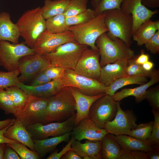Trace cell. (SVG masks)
I'll return each mask as SVG.
<instances>
[{
	"label": "cell",
	"mask_w": 159,
	"mask_h": 159,
	"mask_svg": "<svg viewBox=\"0 0 159 159\" xmlns=\"http://www.w3.org/2000/svg\"><path fill=\"white\" fill-rule=\"evenodd\" d=\"M16 24L20 36L24 40L26 44L32 49L40 34L46 30V20L40 6L25 11Z\"/></svg>",
	"instance_id": "cell-1"
},
{
	"label": "cell",
	"mask_w": 159,
	"mask_h": 159,
	"mask_svg": "<svg viewBox=\"0 0 159 159\" xmlns=\"http://www.w3.org/2000/svg\"><path fill=\"white\" fill-rule=\"evenodd\" d=\"M108 29L107 33L111 39L118 38L130 47L132 43V16L120 9L107 10L103 12Z\"/></svg>",
	"instance_id": "cell-2"
},
{
	"label": "cell",
	"mask_w": 159,
	"mask_h": 159,
	"mask_svg": "<svg viewBox=\"0 0 159 159\" xmlns=\"http://www.w3.org/2000/svg\"><path fill=\"white\" fill-rule=\"evenodd\" d=\"M95 44L99 50L101 67L107 64L135 56L134 51L123 41L118 38L111 39L106 33L102 34L97 38Z\"/></svg>",
	"instance_id": "cell-3"
},
{
	"label": "cell",
	"mask_w": 159,
	"mask_h": 159,
	"mask_svg": "<svg viewBox=\"0 0 159 159\" xmlns=\"http://www.w3.org/2000/svg\"><path fill=\"white\" fill-rule=\"evenodd\" d=\"M75 102L67 87H64L57 94L49 98L47 110V123L64 121L75 113Z\"/></svg>",
	"instance_id": "cell-4"
},
{
	"label": "cell",
	"mask_w": 159,
	"mask_h": 159,
	"mask_svg": "<svg viewBox=\"0 0 159 159\" xmlns=\"http://www.w3.org/2000/svg\"><path fill=\"white\" fill-rule=\"evenodd\" d=\"M104 18L105 15L102 13L86 23L69 26L67 30L73 33L75 41L90 46L92 49L98 50L95 45L97 39L108 31Z\"/></svg>",
	"instance_id": "cell-5"
},
{
	"label": "cell",
	"mask_w": 159,
	"mask_h": 159,
	"mask_svg": "<svg viewBox=\"0 0 159 159\" xmlns=\"http://www.w3.org/2000/svg\"><path fill=\"white\" fill-rule=\"evenodd\" d=\"M88 46L75 41L64 43L54 52L44 54L51 66L74 70L84 51Z\"/></svg>",
	"instance_id": "cell-6"
},
{
	"label": "cell",
	"mask_w": 159,
	"mask_h": 159,
	"mask_svg": "<svg viewBox=\"0 0 159 159\" xmlns=\"http://www.w3.org/2000/svg\"><path fill=\"white\" fill-rule=\"evenodd\" d=\"M35 54L33 49L28 47L24 42L15 44L0 40V66L8 71L19 69V62L21 57Z\"/></svg>",
	"instance_id": "cell-7"
},
{
	"label": "cell",
	"mask_w": 159,
	"mask_h": 159,
	"mask_svg": "<svg viewBox=\"0 0 159 159\" xmlns=\"http://www.w3.org/2000/svg\"><path fill=\"white\" fill-rule=\"evenodd\" d=\"M75 113L66 120L61 122H51L46 124L37 123L26 128L30 133L32 140H42L49 137L60 136L72 131L76 127Z\"/></svg>",
	"instance_id": "cell-8"
},
{
	"label": "cell",
	"mask_w": 159,
	"mask_h": 159,
	"mask_svg": "<svg viewBox=\"0 0 159 159\" xmlns=\"http://www.w3.org/2000/svg\"><path fill=\"white\" fill-rule=\"evenodd\" d=\"M49 98H42L30 95L23 110L15 117L26 127L37 123L43 124L46 122L47 110Z\"/></svg>",
	"instance_id": "cell-9"
},
{
	"label": "cell",
	"mask_w": 159,
	"mask_h": 159,
	"mask_svg": "<svg viewBox=\"0 0 159 159\" xmlns=\"http://www.w3.org/2000/svg\"><path fill=\"white\" fill-rule=\"evenodd\" d=\"M61 79L64 87H74L89 96L105 93L107 87L97 80L78 74L72 69H65Z\"/></svg>",
	"instance_id": "cell-10"
},
{
	"label": "cell",
	"mask_w": 159,
	"mask_h": 159,
	"mask_svg": "<svg viewBox=\"0 0 159 159\" xmlns=\"http://www.w3.org/2000/svg\"><path fill=\"white\" fill-rule=\"evenodd\" d=\"M117 110V101L114 100L112 96L105 94L92 105L88 117L97 127L103 128L106 122L114 119Z\"/></svg>",
	"instance_id": "cell-11"
},
{
	"label": "cell",
	"mask_w": 159,
	"mask_h": 159,
	"mask_svg": "<svg viewBox=\"0 0 159 159\" xmlns=\"http://www.w3.org/2000/svg\"><path fill=\"white\" fill-rule=\"evenodd\" d=\"M117 110L116 115L112 120L106 122L103 128L109 133L115 135H127L131 130L135 128L137 117L132 110H123L120 102L117 101Z\"/></svg>",
	"instance_id": "cell-12"
},
{
	"label": "cell",
	"mask_w": 159,
	"mask_h": 159,
	"mask_svg": "<svg viewBox=\"0 0 159 159\" xmlns=\"http://www.w3.org/2000/svg\"><path fill=\"white\" fill-rule=\"evenodd\" d=\"M73 41L74 36L70 31L53 33L46 30L39 36L33 49L35 53L45 54L54 52L64 43Z\"/></svg>",
	"instance_id": "cell-13"
},
{
	"label": "cell",
	"mask_w": 159,
	"mask_h": 159,
	"mask_svg": "<svg viewBox=\"0 0 159 159\" xmlns=\"http://www.w3.org/2000/svg\"><path fill=\"white\" fill-rule=\"evenodd\" d=\"M44 54L35 53L21 58L19 62V69L20 75L18 77L19 82L33 79L39 73L51 67Z\"/></svg>",
	"instance_id": "cell-14"
},
{
	"label": "cell",
	"mask_w": 159,
	"mask_h": 159,
	"mask_svg": "<svg viewBox=\"0 0 159 159\" xmlns=\"http://www.w3.org/2000/svg\"><path fill=\"white\" fill-rule=\"evenodd\" d=\"M100 57L99 49L87 48L81 54L74 71L78 74L97 80L101 68Z\"/></svg>",
	"instance_id": "cell-15"
},
{
	"label": "cell",
	"mask_w": 159,
	"mask_h": 159,
	"mask_svg": "<svg viewBox=\"0 0 159 159\" xmlns=\"http://www.w3.org/2000/svg\"><path fill=\"white\" fill-rule=\"evenodd\" d=\"M120 9L132 16V34L141 24L158 12L148 9L142 4L141 0H124Z\"/></svg>",
	"instance_id": "cell-16"
},
{
	"label": "cell",
	"mask_w": 159,
	"mask_h": 159,
	"mask_svg": "<svg viewBox=\"0 0 159 159\" xmlns=\"http://www.w3.org/2000/svg\"><path fill=\"white\" fill-rule=\"evenodd\" d=\"M108 133L104 128L97 127L89 117L82 120L72 131L75 140H87L93 142L101 141Z\"/></svg>",
	"instance_id": "cell-17"
},
{
	"label": "cell",
	"mask_w": 159,
	"mask_h": 159,
	"mask_svg": "<svg viewBox=\"0 0 159 159\" xmlns=\"http://www.w3.org/2000/svg\"><path fill=\"white\" fill-rule=\"evenodd\" d=\"M129 59H122L101 67L97 80L107 87L117 79L127 76L126 68Z\"/></svg>",
	"instance_id": "cell-18"
},
{
	"label": "cell",
	"mask_w": 159,
	"mask_h": 159,
	"mask_svg": "<svg viewBox=\"0 0 159 159\" xmlns=\"http://www.w3.org/2000/svg\"><path fill=\"white\" fill-rule=\"evenodd\" d=\"M68 87L75 101L76 111V126L82 120L88 117L89 110L92 105L97 99L104 95L105 93L89 96L83 93L74 87Z\"/></svg>",
	"instance_id": "cell-19"
},
{
	"label": "cell",
	"mask_w": 159,
	"mask_h": 159,
	"mask_svg": "<svg viewBox=\"0 0 159 159\" xmlns=\"http://www.w3.org/2000/svg\"><path fill=\"white\" fill-rule=\"evenodd\" d=\"M16 86L30 95L42 98L52 97L58 93L64 87L61 79L52 80L38 86L25 85L20 82Z\"/></svg>",
	"instance_id": "cell-20"
},
{
	"label": "cell",
	"mask_w": 159,
	"mask_h": 159,
	"mask_svg": "<svg viewBox=\"0 0 159 159\" xmlns=\"http://www.w3.org/2000/svg\"><path fill=\"white\" fill-rule=\"evenodd\" d=\"M150 80L140 86L133 88H124L120 91L115 92L112 96L116 101L120 102L124 98L130 96L135 97L136 102L139 103L145 99V94L151 86L159 81V71L153 70Z\"/></svg>",
	"instance_id": "cell-21"
},
{
	"label": "cell",
	"mask_w": 159,
	"mask_h": 159,
	"mask_svg": "<svg viewBox=\"0 0 159 159\" xmlns=\"http://www.w3.org/2000/svg\"><path fill=\"white\" fill-rule=\"evenodd\" d=\"M4 136L8 139L22 143L31 150L35 151L34 143L30 133L22 122L17 118L14 123L5 132Z\"/></svg>",
	"instance_id": "cell-22"
},
{
	"label": "cell",
	"mask_w": 159,
	"mask_h": 159,
	"mask_svg": "<svg viewBox=\"0 0 159 159\" xmlns=\"http://www.w3.org/2000/svg\"><path fill=\"white\" fill-rule=\"evenodd\" d=\"M20 36L18 27L11 21L10 14L5 11L0 13V40L17 44Z\"/></svg>",
	"instance_id": "cell-23"
},
{
	"label": "cell",
	"mask_w": 159,
	"mask_h": 159,
	"mask_svg": "<svg viewBox=\"0 0 159 159\" xmlns=\"http://www.w3.org/2000/svg\"><path fill=\"white\" fill-rule=\"evenodd\" d=\"M101 140L93 142L85 140V143L75 140L72 143V149L82 158L86 156L90 157L92 159H101Z\"/></svg>",
	"instance_id": "cell-24"
},
{
	"label": "cell",
	"mask_w": 159,
	"mask_h": 159,
	"mask_svg": "<svg viewBox=\"0 0 159 159\" xmlns=\"http://www.w3.org/2000/svg\"><path fill=\"white\" fill-rule=\"evenodd\" d=\"M72 135V131L57 137L42 140H33L35 151L41 158L52 152L57 146L62 142H68Z\"/></svg>",
	"instance_id": "cell-25"
},
{
	"label": "cell",
	"mask_w": 159,
	"mask_h": 159,
	"mask_svg": "<svg viewBox=\"0 0 159 159\" xmlns=\"http://www.w3.org/2000/svg\"><path fill=\"white\" fill-rule=\"evenodd\" d=\"M109 134L123 149L140 150L147 152L154 148L149 144L147 139L142 140L127 135H115Z\"/></svg>",
	"instance_id": "cell-26"
},
{
	"label": "cell",
	"mask_w": 159,
	"mask_h": 159,
	"mask_svg": "<svg viewBox=\"0 0 159 159\" xmlns=\"http://www.w3.org/2000/svg\"><path fill=\"white\" fill-rule=\"evenodd\" d=\"M157 30L154 21L148 19L141 24L132 34V38L139 46L145 44L153 36Z\"/></svg>",
	"instance_id": "cell-27"
},
{
	"label": "cell",
	"mask_w": 159,
	"mask_h": 159,
	"mask_svg": "<svg viewBox=\"0 0 159 159\" xmlns=\"http://www.w3.org/2000/svg\"><path fill=\"white\" fill-rule=\"evenodd\" d=\"M147 77L140 75L126 76L119 78L107 87L105 94L113 96L119 89L126 85L138 84L141 85L147 82Z\"/></svg>",
	"instance_id": "cell-28"
},
{
	"label": "cell",
	"mask_w": 159,
	"mask_h": 159,
	"mask_svg": "<svg viewBox=\"0 0 159 159\" xmlns=\"http://www.w3.org/2000/svg\"><path fill=\"white\" fill-rule=\"evenodd\" d=\"M69 0H45L41 8L42 14L46 20L54 16L64 13Z\"/></svg>",
	"instance_id": "cell-29"
},
{
	"label": "cell",
	"mask_w": 159,
	"mask_h": 159,
	"mask_svg": "<svg viewBox=\"0 0 159 159\" xmlns=\"http://www.w3.org/2000/svg\"><path fill=\"white\" fill-rule=\"evenodd\" d=\"M5 89L18 112L17 115L25 108L30 95L16 85L7 87Z\"/></svg>",
	"instance_id": "cell-30"
},
{
	"label": "cell",
	"mask_w": 159,
	"mask_h": 159,
	"mask_svg": "<svg viewBox=\"0 0 159 159\" xmlns=\"http://www.w3.org/2000/svg\"><path fill=\"white\" fill-rule=\"evenodd\" d=\"M102 158L103 159H118L122 148L108 133L101 140Z\"/></svg>",
	"instance_id": "cell-31"
},
{
	"label": "cell",
	"mask_w": 159,
	"mask_h": 159,
	"mask_svg": "<svg viewBox=\"0 0 159 159\" xmlns=\"http://www.w3.org/2000/svg\"><path fill=\"white\" fill-rule=\"evenodd\" d=\"M66 18L63 13L46 20V30L53 33H61L67 31Z\"/></svg>",
	"instance_id": "cell-32"
},
{
	"label": "cell",
	"mask_w": 159,
	"mask_h": 159,
	"mask_svg": "<svg viewBox=\"0 0 159 159\" xmlns=\"http://www.w3.org/2000/svg\"><path fill=\"white\" fill-rule=\"evenodd\" d=\"M154 121L137 125L134 129L130 130L127 135L137 139L145 140L147 139L151 134Z\"/></svg>",
	"instance_id": "cell-33"
},
{
	"label": "cell",
	"mask_w": 159,
	"mask_h": 159,
	"mask_svg": "<svg viewBox=\"0 0 159 159\" xmlns=\"http://www.w3.org/2000/svg\"><path fill=\"white\" fill-rule=\"evenodd\" d=\"M94 9H87L85 11L75 15L66 17V23L67 27L83 24L95 17Z\"/></svg>",
	"instance_id": "cell-34"
},
{
	"label": "cell",
	"mask_w": 159,
	"mask_h": 159,
	"mask_svg": "<svg viewBox=\"0 0 159 159\" xmlns=\"http://www.w3.org/2000/svg\"><path fill=\"white\" fill-rule=\"evenodd\" d=\"M20 74L19 69L7 72L0 71V89H5L16 85L19 82L18 76Z\"/></svg>",
	"instance_id": "cell-35"
},
{
	"label": "cell",
	"mask_w": 159,
	"mask_h": 159,
	"mask_svg": "<svg viewBox=\"0 0 159 159\" xmlns=\"http://www.w3.org/2000/svg\"><path fill=\"white\" fill-rule=\"evenodd\" d=\"M6 144L16 152L21 159L42 158L35 151L29 150L26 145L18 142Z\"/></svg>",
	"instance_id": "cell-36"
},
{
	"label": "cell",
	"mask_w": 159,
	"mask_h": 159,
	"mask_svg": "<svg viewBox=\"0 0 159 159\" xmlns=\"http://www.w3.org/2000/svg\"><path fill=\"white\" fill-rule=\"evenodd\" d=\"M88 0H69L64 14L66 17L80 13L87 9Z\"/></svg>",
	"instance_id": "cell-37"
},
{
	"label": "cell",
	"mask_w": 159,
	"mask_h": 159,
	"mask_svg": "<svg viewBox=\"0 0 159 159\" xmlns=\"http://www.w3.org/2000/svg\"><path fill=\"white\" fill-rule=\"evenodd\" d=\"M152 112L154 116V120L151 134L147 140L152 148L159 149V111L152 109Z\"/></svg>",
	"instance_id": "cell-38"
},
{
	"label": "cell",
	"mask_w": 159,
	"mask_h": 159,
	"mask_svg": "<svg viewBox=\"0 0 159 159\" xmlns=\"http://www.w3.org/2000/svg\"><path fill=\"white\" fill-rule=\"evenodd\" d=\"M135 58L134 56L129 59L126 68L127 76L140 75L150 77L153 70L150 71L145 70L141 65L135 62Z\"/></svg>",
	"instance_id": "cell-39"
},
{
	"label": "cell",
	"mask_w": 159,
	"mask_h": 159,
	"mask_svg": "<svg viewBox=\"0 0 159 159\" xmlns=\"http://www.w3.org/2000/svg\"><path fill=\"white\" fill-rule=\"evenodd\" d=\"M0 109L4 112L5 114H13L15 117L18 112L5 90L0 89Z\"/></svg>",
	"instance_id": "cell-40"
},
{
	"label": "cell",
	"mask_w": 159,
	"mask_h": 159,
	"mask_svg": "<svg viewBox=\"0 0 159 159\" xmlns=\"http://www.w3.org/2000/svg\"><path fill=\"white\" fill-rule=\"evenodd\" d=\"M124 0H100L94 9L96 16L105 11L120 9Z\"/></svg>",
	"instance_id": "cell-41"
},
{
	"label": "cell",
	"mask_w": 159,
	"mask_h": 159,
	"mask_svg": "<svg viewBox=\"0 0 159 159\" xmlns=\"http://www.w3.org/2000/svg\"><path fill=\"white\" fill-rule=\"evenodd\" d=\"M145 98L150 104L152 109L159 111V87L147 89L145 94Z\"/></svg>",
	"instance_id": "cell-42"
},
{
	"label": "cell",
	"mask_w": 159,
	"mask_h": 159,
	"mask_svg": "<svg viewBox=\"0 0 159 159\" xmlns=\"http://www.w3.org/2000/svg\"><path fill=\"white\" fill-rule=\"evenodd\" d=\"M118 159H148L146 152L122 149Z\"/></svg>",
	"instance_id": "cell-43"
},
{
	"label": "cell",
	"mask_w": 159,
	"mask_h": 159,
	"mask_svg": "<svg viewBox=\"0 0 159 159\" xmlns=\"http://www.w3.org/2000/svg\"><path fill=\"white\" fill-rule=\"evenodd\" d=\"M64 68L57 66H51L46 69L44 72L47 76L51 80L61 79L64 74Z\"/></svg>",
	"instance_id": "cell-44"
},
{
	"label": "cell",
	"mask_w": 159,
	"mask_h": 159,
	"mask_svg": "<svg viewBox=\"0 0 159 159\" xmlns=\"http://www.w3.org/2000/svg\"><path fill=\"white\" fill-rule=\"evenodd\" d=\"M148 50L153 54L159 52V31H157L153 36L145 44Z\"/></svg>",
	"instance_id": "cell-45"
},
{
	"label": "cell",
	"mask_w": 159,
	"mask_h": 159,
	"mask_svg": "<svg viewBox=\"0 0 159 159\" xmlns=\"http://www.w3.org/2000/svg\"><path fill=\"white\" fill-rule=\"evenodd\" d=\"M71 137L68 142L67 144L64 147L61 151L58 152L57 150H55L52 153L46 158L47 159H59L68 151L72 149L71 145L75 140L73 135L72 134Z\"/></svg>",
	"instance_id": "cell-46"
},
{
	"label": "cell",
	"mask_w": 159,
	"mask_h": 159,
	"mask_svg": "<svg viewBox=\"0 0 159 159\" xmlns=\"http://www.w3.org/2000/svg\"><path fill=\"white\" fill-rule=\"evenodd\" d=\"M52 80L46 75L44 71L37 75L33 78L30 85L38 86L48 83Z\"/></svg>",
	"instance_id": "cell-47"
},
{
	"label": "cell",
	"mask_w": 159,
	"mask_h": 159,
	"mask_svg": "<svg viewBox=\"0 0 159 159\" xmlns=\"http://www.w3.org/2000/svg\"><path fill=\"white\" fill-rule=\"evenodd\" d=\"M16 152L6 144L5 147L3 159H20Z\"/></svg>",
	"instance_id": "cell-48"
},
{
	"label": "cell",
	"mask_w": 159,
	"mask_h": 159,
	"mask_svg": "<svg viewBox=\"0 0 159 159\" xmlns=\"http://www.w3.org/2000/svg\"><path fill=\"white\" fill-rule=\"evenodd\" d=\"M149 55L145 54L144 50L142 49L141 51L140 54L135 57V61L136 63L142 65L149 61Z\"/></svg>",
	"instance_id": "cell-49"
},
{
	"label": "cell",
	"mask_w": 159,
	"mask_h": 159,
	"mask_svg": "<svg viewBox=\"0 0 159 159\" xmlns=\"http://www.w3.org/2000/svg\"><path fill=\"white\" fill-rule=\"evenodd\" d=\"M62 159H82L81 156L78 155L72 149L68 151L61 158Z\"/></svg>",
	"instance_id": "cell-50"
},
{
	"label": "cell",
	"mask_w": 159,
	"mask_h": 159,
	"mask_svg": "<svg viewBox=\"0 0 159 159\" xmlns=\"http://www.w3.org/2000/svg\"><path fill=\"white\" fill-rule=\"evenodd\" d=\"M12 125H9L5 128L0 130V143H14L17 142L15 140L8 139L4 136V134L6 130L10 126Z\"/></svg>",
	"instance_id": "cell-51"
},
{
	"label": "cell",
	"mask_w": 159,
	"mask_h": 159,
	"mask_svg": "<svg viewBox=\"0 0 159 159\" xmlns=\"http://www.w3.org/2000/svg\"><path fill=\"white\" fill-rule=\"evenodd\" d=\"M142 4L146 7L155 8L159 6V0H141Z\"/></svg>",
	"instance_id": "cell-52"
},
{
	"label": "cell",
	"mask_w": 159,
	"mask_h": 159,
	"mask_svg": "<svg viewBox=\"0 0 159 159\" xmlns=\"http://www.w3.org/2000/svg\"><path fill=\"white\" fill-rule=\"evenodd\" d=\"M148 159H159V149L153 148L151 151L146 152Z\"/></svg>",
	"instance_id": "cell-53"
},
{
	"label": "cell",
	"mask_w": 159,
	"mask_h": 159,
	"mask_svg": "<svg viewBox=\"0 0 159 159\" xmlns=\"http://www.w3.org/2000/svg\"><path fill=\"white\" fill-rule=\"evenodd\" d=\"M15 120V119H7L0 121V130L5 128L9 125L13 124Z\"/></svg>",
	"instance_id": "cell-54"
},
{
	"label": "cell",
	"mask_w": 159,
	"mask_h": 159,
	"mask_svg": "<svg viewBox=\"0 0 159 159\" xmlns=\"http://www.w3.org/2000/svg\"><path fill=\"white\" fill-rule=\"evenodd\" d=\"M142 65L143 68L145 70L150 71L153 69L154 67V64L151 61H148Z\"/></svg>",
	"instance_id": "cell-55"
},
{
	"label": "cell",
	"mask_w": 159,
	"mask_h": 159,
	"mask_svg": "<svg viewBox=\"0 0 159 159\" xmlns=\"http://www.w3.org/2000/svg\"><path fill=\"white\" fill-rule=\"evenodd\" d=\"M6 144L0 143V159H3L4 149Z\"/></svg>",
	"instance_id": "cell-56"
},
{
	"label": "cell",
	"mask_w": 159,
	"mask_h": 159,
	"mask_svg": "<svg viewBox=\"0 0 159 159\" xmlns=\"http://www.w3.org/2000/svg\"><path fill=\"white\" fill-rule=\"evenodd\" d=\"M100 0H92V4L95 8L99 4Z\"/></svg>",
	"instance_id": "cell-57"
},
{
	"label": "cell",
	"mask_w": 159,
	"mask_h": 159,
	"mask_svg": "<svg viewBox=\"0 0 159 159\" xmlns=\"http://www.w3.org/2000/svg\"><path fill=\"white\" fill-rule=\"evenodd\" d=\"M154 23L157 31H159V21L158 20L154 21Z\"/></svg>",
	"instance_id": "cell-58"
}]
</instances>
